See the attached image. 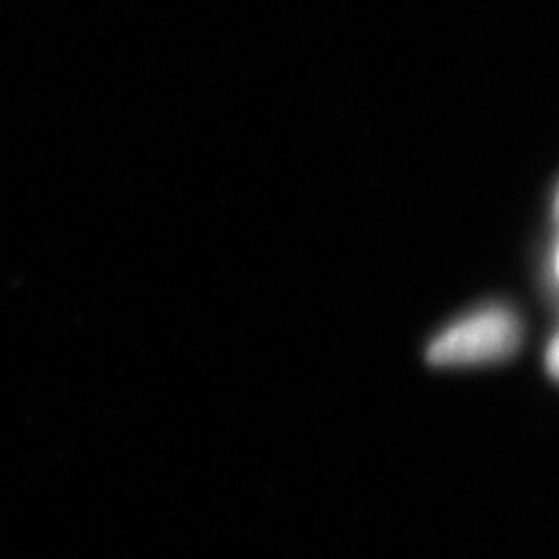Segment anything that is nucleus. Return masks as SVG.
Returning a JSON list of instances; mask_svg holds the SVG:
<instances>
[{
    "instance_id": "f257e3e1",
    "label": "nucleus",
    "mask_w": 559,
    "mask_h": 559,
    "mask_svg": "<svg viewBox=\"0 0 559 559\" xmlns=\"http://www.w3.org/2000/svg\"><path fill=\"white\" fill-rule=\"evenodd\" d=\"M524 341L520 312L487 304L448 324L427 347V359L441 366H474L511 359Z\"/></svg>"
}]
</instances>
